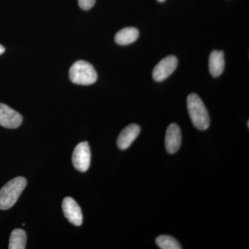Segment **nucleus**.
Here are the masks:
<instances>
[{"instance_id":"nucleus-10","label":"nucleus","mask_w":249,"mask_h":249,"mask_svg":"<svg viewBox=\"0 0 249 249\" xmlns=\"http://www.w3.org/2000/svg\"><path fill=\"white\" fill-rule=\"evenodd\" d=\"M209 71L213 77L222 75L225 67L224 53L222 51H213L209 57Z\"/></svg>"},{"instance_id":"nucleus-13","label":"nucleus","mask_w":249,"mask_h":249,"mask_svg":"<svg viewBox=\"0 0 249 249\" xmlns=\"http://www.w3.org/2000/svg\"><path fill=\"white\" fill-rule=\"evenodd\" d=\"M157 246L162 249H181L178 240L169 235H160L156 239Z\"/></svg>"},{"instance_id":"nucleus-9","label":"nucleus","mask_w":249,"mask_h":249,"mask_svg":"<svg viewBox=\"0 0 249 249\" xmlns=\"http://www.w3.org/2000/svg\"><path fill=\"white\" fill-rule=\"evenodd\" d=\"M141 127L138 124H131L123 129L117 139V145L121 150H126L138 137Z\"/></svg>"},{"instance_id":"nucleus-5","label":"nucleus","mask_w":249,"mask_h":249,"mask_svg":"<svg viewBox=\"0 0 249 249\" xmlns=\"http://www.w3.org/2000/svg\"><path fill=\"white\" fill-rule=\"evenodd\" d=\"M178 65V60L175 55H168L161 60L155 67L152 77L157 82H162L175 71Z\"/></svg>"},{"instance_id":"nucleus-12","label":"nucleus","mask_w":249,"mask_h":249,"mask_svg":"<svg viewBox=\"0 0 249 249\" xmlns=\"http://www.w3.org/2000/svg\"><path fill=\"white\" fill-rule=\"evenodd\" d=\"M27 243V234L22 229H15L11 232L9 240V249H24Z\"/></svg>"},{"instance_id":"nucleus-14","label":"nucleus","mask_w":249,"mask_h":249,"mask_svg":"<svg viewBox=\"0 0 249 249\" xmlns=\"http://www.w3.org/2000/svg\"><path fill=\"white\" fill-rule=\"evenodd\" d=\"M78 5L82 9L88 11L94 6L96 0H78Z\"/></svg>"},{"instance_id":"nucleus-15","label":"nucleus","mask_w":249,"mask_h":249,"mask_svg":"<svg viewBox=\"0 0 249 249\" xmlns=\"http://www.w3.org/2000/svg\"><path fill=\"white\" fill-rule=\"evenodd\" d=\"M4 52H5L4 47H3L2 45H0V55H1V54L4 53Z\"/></svg>"},{"instance_id":"nucleus-17","label":"nucleus","mask_w":249,"mask_h":249,"mask_svg":"<svg viewBox=\"0 0 249 249\" xmlns=\"http://www.w3.org/2000/svg\"><path fill=\"white\" fill-rule=\"evenodd\" d=\"M247 125H248V127H249V122L248 121V122H247Z\"/></svg>"},{"instance_id":"nucleus-1","label":"nucleus","mask_w":249,"mask_h":249,"mask_svg":"<svg viewBox=\"0 0 249 249\" xmlns=\"http://www.w3.org/2000/svg\"><path fill=\"white\" fill-rule=\"evenodd\" d=\"M187 107L193 124L199 130L209 128L211 120L207 109L201 98L196 93H191L187 98Z\"/></svg>"},{"instance_id":"nucleus-7","label":"nucleus","mask_w":249,"mask_h":249,"mask_svg":"<svg viewBox=\"0 0 249 249\" xmlns=\"http://www.w3.org/2000/svg\"><path fill=\"white\" fill-rule=\"evenodd\" d=\"M62 211L65 217L73 225L79 227L83 223V213L80 206L74 199L70 196L64 199L62 204Z\"/></svg>"},{"instance_id":"nucleus-6","label":"nucleus","mask_w":249,"mask_h":249,"mask_svg":"<svg viewBox=\"0 0 249 249\" xmlns=\"http://www.w3.org/2000/svg\"><path fill=\"white\" fill-rule=\"evenodd\" d=\"M22 122V116L18 111L6 105L0 103V125L9 129L19 127Z\"/></svg>"},{"instance_id":"nucleus-16","label":"nucleus","mask_w":249,"mask_h":249,"mask_svg":"<svg viewBox=\"0 0 249 249\" xmlns=\"http://www.w3.org/2000/svg\"><path fill=\"white\" fill-rule=\"evenodd\" d=\"M158 1H160V2H163V1H165V0H157Z\"/></svg>"},{"instance_id":"nucleus-2","label":"nucleus","mask_w":249,"mask_h":249,"mask_svg":"<svg viewBox=\"0 0 249 249\" xmlns=\"http://www.w3.org/2000/svg\"><path fill=\"white\" fill-rule=\"evenodd\" d=\"M27 186V180L24 178H13L0 190V209H11L19 199Z\"/></svg>"},{"instance_id":"nucleus-4","label":"nucleus","mask_w":249,"mask_h":249,"mask_svg":"<svg viewBox=\"0 0 249 249\" xmlns=\"http://www.w3.org/2000/svg\"><path fill=\"white\" fill-rule=\"evenodd\" d=\"M91 162V152L89 143L84 142L76 145L72 155V163L78 171L84 173L89 169Z\"/></svg>"},{"instance_id":"nucleus-11","label":"nucleus","mask_w":249,"mask_h":249,"mask_svg":"<svg viewBox=\"0 0 249 249\" xmlns=\"http://www.w3.org/2000/svg\"><path fill=\"white\" fill-rule=\"evenodd\" d=\"M139 31L137 28L127 27L121 29L115 36V42L119 45H128L138 39Z\"/></svg>"},{"instance_id":"nucleus-3","label":"nucleus","mask_w":249,"mask_h":249,"mask_svg":"<svg viewBox=\"0 0 249 249\" xmlns=\"http://www.w3.org/2000/svg\"><path fill=\"white\" fill-rule=\"evenodd\" d=\"M70 78L72 83L76 85H92L97 80V72L89 62L78 60L70 68Z\"/></svg>"},{"instance_id":"nucleus-8","label":"nucleus","mask_w":249,"mask_h":249,"mask_svg":"<svg viewBox=\"0 0 249 249\" xmlns=\"http://www.w3.org/2000/svg\"><path fill=\"white\" fill-rule=\"evenodd\" d=\"M165 148L170 154H175L179 150L181 144V132L176 124L168 126L165 132Z\"/></svg>"}]
</instances>
